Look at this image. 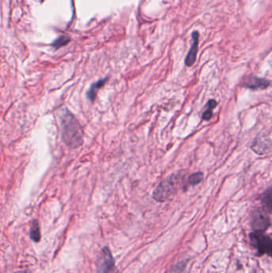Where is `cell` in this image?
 <instances>
[{"label": "cell", "mask_w": 272, "mask_h": 273, "mask_svg": "<svg viewBox=\"0 0 272 273\" xmlns=\"http://www.w3.org/2000/svg\"><path fill=\"white\" fill-rule=\"evenodd\" d=\"M61 138L66 146L71 149L82 147L84 142V132L82 125L67 108L61 111Z\"/></svg>", "instance_id": "cell-1"}, {"label": "cell", "mask_w": 272, "mask_h": 273, "mask_svg": "<svg viewBox=\"0 0 272 273\" xmlns=\"http://www.w3.org/2000/svg\"></svg>", "instance_id": "cell-17"}, {"label": "cell", "mask_w": 272, "mask_h": 273, "mask_svg": "<svg viewBox=\"0 0 272 273\" xmlns=\"http://www.w3.org/2000/svg\"><path fill=\"white\" fill-rule=\"evenodd\" d=\"M199 37L200 34L198 31H193L192 34V44L190 50L188 51L185 58V65L187 67H192L197 60V53H198Z\"/></svg>", "instance_id": "cell-6"}, {"label": "cell", "mask_w": 272, "mask_h": 273, "mask_svg": "<svg viewBox=\"0 0 272 273\" xmlns=\"http://www.w3.org/2000/svg\"><path fill=\"white\" fill-rule=\"evenodd\" d=\"M96 273H117L114 259L108 247L102 248L97 260Z\"/></svg>", "instance_id": "cell-4"}, {"label": "cell", "mask_w": 272, "mask_h": 273, "mask_svg": "<svg viewBox=\"0 0 272 273\" xmlns=\"http://www.w3.org/2000/svg\"><path fill=\"white\" fill-rule=\"evenodd\" d=\"M271 146H272V142L270 141L268 142L267 139L261 140V139L257 138L256 141L253 143L251 148L258 154H264L270 150Z\"/></svg>", "instance_id": "cell-9"}, {"label": "cell", "mask_w": 272, "mask_h": 273, "mask_svg": "<svg viewBox=\"0 0 272 273\" xmlns=\"http://www.w3.org/2000/svg\"><path fill=\"white\" fill-rule=\"evenodd\" d=\"M69 41H70V38L69 37L62 35V36L59 37L58 39H55L51 43V47L54 50H58L63 47V46L67 45L69 43Z\"/></svg>", "instance_id": "cell-12"}, {"label": "cell", "mask_w": 272, "mask_h": 273, "mask_svg": "<svg viewBox=\"0 0 272 273\" xmlns=\"http://www.w3.org/2000/svg\"><path fill=\"white\" fill-rule=\"evenodd\" d=\"M250 240L253 247L258 251L259 256L264 254L272 257V239L265 236L263 232H252L250 234Z\"/></svg>", "instance_id": "cell-3"}, {"label": "cell", "mask_w": 272, "mask_h": 273, "mask_svg": "<svg viewBox=\"0 0 272 273\" xmlns=\"http://www.w3.org/2000/svg\"><path fill=\"white\" fill-rule=\"evenodd\" d=\"M30 239L35 242H39L41 240V231H40V226L37 220H34L30 230Z\"/></svg>", "instance_id": "cell-11"}, {"label": "cell", "mask_w": 272, "mask_h": 273, "mask_svg": "<svg viewBox=\"0 0 272 273\" xmlns=\"http://www.w3.org/2000/svg\"><path fill=\"white\" fill-rule=\"evenodd\" d=\"M271 225L270 218L266 211L262 209H255L251 214V227L256 232H264Z\"/></svg>", "instance_id": "cell-5"}, {"label": "cell", "mask_w": 272, "mask_h": 273, "mask_svg": "<svg viewBox=\"0 0 272 273\" xmlns=\"http://www.w3.org/2000/svg\"><path fill=\"white\" fill-rule=\"evenodd\" d=\"M109 77H106L98 80L97 82H93V84L91 85V87L89 89L88 92L87 93V99L92 102L95 101L97 91H99L100 89H102L107 83Z\"/></svg>", "instance_id": "cell-8"}, {"label": "cell", "mask_w": 272, "mask_h": 273, "mask_svg": "<svg viewBox=\"0 0 272 273\" xmlns=\"http://www.w3.org/2000/svg\"><path fill=\"white\" fill-rule=\"evenodd\" d=\"M270 85V81H268L265 78L253 76L247 80V82L244 83V86L247 88L255 91V90H264V89L268 88Z\"/></svg>", "instance_id": "cell-7"}, {"label": "cell", "mask_w": 272, "mask_h": 273, "mask_svg": "<svg viewBox=\"0 0 272 273\" xmlns=\"http://www.w3.org/2000/svg\"><path fill=\"white\" fill-rule=\"evenodd\" d=\"M182 180L183 176L179 173L171 175L158 185L153 193V198L158 202H165L170 200L178 191Z\"/></svg>", "instance_id": "cell-2"}, {"label": "cell", "mask_w": 272, "mask_h": 273, "mask_svg": "<svg viewBox=\"0 0 272 273\" xmlns=\"http://www.w3.org/2000/svg\"><path fill=\"white\" fill-rule=\"evenodd\" d=\"M216 105H217V102H216V100L212 99V100L208 101L207 104V109L204 111L203 116H202L203 117V120L207 121L212 119V115H213L212 110H213L214 108L216 107Z\"/></svg>", "instance_id": "cell-13"}, {"label": "cell", "mask_w": 272, "mask_h": 273, "mask_svg": "<svg viewBox=\"0 0 272 273\" xmlns=\"http://www.w3.org/2000/svg\"><path fill=\"white\" fill-rule=\"evenodd\" d=\"M27 273V272L26 271H20V272H18V273Z\"/></svg>", "instance_id": "cell-16"}, {"label": "cell", "mask_w": 272, "mask_h": 273, "mask_svg": "<svg viewBox=\"0 0 272 273\" xmlns=\"http://www.w3.org/2000/svg\"><path fill=\"white\" fill-rule=\"evenodd\" d=\"M186 262H181L173 268L172 273H183L185 269Z\"/></svg>", "instance_id": "cell-15"}, {"label": "cell", "mask_w": 272, "mask_h": 273, "mask_svg": "<svg viewBox=\"0 0 272 273\" xmlns=\"http://www.w3.org/2000/svg\"><path fill=\"white\" fill-rule=\"evenodd\" d=\"M262 205L264 210L272 213V186L268 188L262 196Z\"/></svg>", "instance_id": "cell-10"}, {"label": "cell", "mask_w": 272, "mask_h": 273, "mask_svg": "<svg viewBox=\"0 0 272 273\" xmlns=\"http://www.w3.org/2000/svg\"><path fill=\"white\" fill-rule=\"evenodd\" d=\"M204 175L202 173H196L193 174L188 176V182H187V186H193V185H198L199 183H201L203 181Z\"/></svg>", "instance_id": "cell-14"}]
</instances>
